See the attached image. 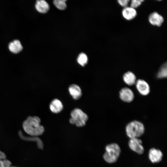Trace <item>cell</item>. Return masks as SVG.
Instances as JSON below:
<instances>
[{
    "mask_svg": "<svg viewBox=\"0 0 167 167\" xmlns=\"http://www.w3.org/2000/svg\"><path fill=\"white\" fill-rule=\"evenodd\" d=\"M18 135L20 138L22 139L29 141L35 142L36 143L38 148L40 149L43 148V144L41 140L37 136H24L21 131L18 132Z\"/></svg>",
    "mask_w": 167,
    "mask_h": 167,
    "instance_id": "11",
    "label": "cell"
},
{
    "mask_svg": "<svg viewBox=\"0 0 167 167\" xmlns=\"http://www.w3.org/2000/svg\"><path fill=\"white\" fill-rule=\"evenodd\" d=\"M66 1L65 0H55L53 2L57 8L61 10H64L66 7Z\"/></svg>",
    "mask_w": 167,
    "mask_h": 167,
    "instance_id": "20",
    "label": "cell"
},
{
    "mask_svg": "<svg viewBox=\"0 0 167 167\" xmlns=\"http://www.w3.org/2000/svg\"><path fill=\"white\" fill-rule=\"evenodd\" d=\"M71 116L70 122L79 127L85 126L88 119L87 114L78 108L73 109L71 113Z\"/></svg>",
    "mask_w": 167,
    "mask_h": 167,
    "instance_id": "4",
    "label": "cell"
},
{
    "mask_svg": "<svg viewBox=\"0 0 167 167\" xmlns=\"http://www.w3.org/2000/svg\"><path fill=\"white\" fill-rule=\"evenodd\" d=\"M142 143V140L138 138H132L129 140L128 145L132 151L139 154H141L144 151Z\"/></svg>",
    "mask_w": 167,
    "mask_h": 167,
    "instance_id": "5",
    "label": "cell"
},
{
    "mask_svg": "<svg viewBox=\"0 0 167 167\" xmlns=\"http://www.w3.org/2000/svg\"><path fill=\"white\" fill-rule=\"evenodd\" d=\"M157 76V78L159 79L167 78V62H165L161 66Z\"/></svg>",
    "mask_w": 167,
    "mask_h": 167,
    "instance_id": "18",
    "label": "cell"
},
{
    "mask_svg": "<svg viewBox=\"0 0 167 167\" xmlns=\"http://www.w3.org/2000/svg\"><path fill=\"white\" fill-rule=\"evenodd\" d=\"M123 79L126 84L129 86L135 84L137 81L136 76L135 74L130 71L124 74L123 76Z\"/></svg>",
    "mask_w": 167,
    "mask_h": 167,
    "instance_id": "15",
    "label": "cell"
},
{
    "mask_svg": "<svg viewBox=\"0 0 167 167\" xmlns=\"http://www.w3.org/2000/svg\"><path fill=\"white\" fill-rule=\"evenodd\" d=\"M105 150L103 156L105 161L109 163L116 162L121 153V149L119 145L116 143H111L106 146Z\"/></svg>",
    "mask_w": 167,
    "mask_h": 167,
    "instance_id": "3",
    "label": "cell"
},
{
    "mask_svg": "<svg viewBox=\"0 0 167 167\" xmlns=\"http://www.w3.org/2000/svg\"><path fill=\"white\" fill-rule=\"evenodd\" d=\"M143 1V0H132L131 2L130 6L135 9L140 5Z\"/></svg>",
    "mask_w": 167,
    "mask_h": 167,
    "instance_id": "21",
    "label": "cell"
},
{
    "mask_svg": "<svg viewBox=\"0 0 167 167\" xmlns=\"http://www.w3.org/2000/svg\"><path fill=\"white\" fill-rule=\"evenodd\" d=\"M40 118L36 116H29L23 122L22 126L24 131L31 136H37L45 131L44 127L40 124Z\"/></svg>",
    "mask_w": 167,
    "mask_h": 167,
    "instance_id": "1",
    "label": "cell"
},
{
    "mask_svg": "<svg viewBox=\"0 0 167 167\" xmlns=\"http://www.w3.org/2000/svg\"><path fill=\"white\" fill-rule=\"evenodd\" d=\"M122 14L125 19L131 20L136 17L137 12L135 9L131 6H127L124 7L122 10Z\"/></svg>",
    "mask_w": 167,
    "mask_h": 167,
    "instance_id": "12",
    "label": "cell"
},
{
    "mask_svg": "<svg viewBox=\"0 0 167 167\" xmlns=\"http://www.w3.org/2000/svg\"><path fill=\"white\" fill-rule=\"evenodd\" d=\"M119 97L123 102L129 103L132 102L134 98V94L130 88L125 87L121 89L119 92Z\"/></svg>",
    "mask_w": 167,
    "mask_h": 167,
    "instance_id": "6",
    "label": "cell"
},
{
    "mask_svg": "<svg viewBox=\"0 0 167 167\" xmlns=\"http://www.w3.org/2000/svg\"><path fill=\"white\" fill-rule=\"evenodd\" d=\"M11 163L6 159L5 154L0 150V167H11Z\"/></svg>",
    "mask_w": 167,
    "mask_h": 167,
    "instance_id": "17",
    "label": "cell"
},
{
    "mask_svg": "<svg viewBox=\"0 0 167 167\" xmlns=\"http://www.w3.org/2000/svg\"><path fill=\"white\" fill-rule=\"evenodd\" d=\"M136 89L139 93L142 95L146 96L150 92V88L148 84L142 79L137 80L135 84Z\"/></svg>",
    "mask_w": 167,
    "mask_h": 167,
    "instance_id": "7",
    "label": "cell"
},
{
    "mask_svg": "<svg viewBox=\"0 0 167 167\" xmlns=\"http://www.w3.org/2000/svg\"><path fill=\"white\" fill-rule=\"evenodd\" d=\"M145 128L141 122L134 120L129 123L126 127L127 135L130 138H139L144 133Z\"/></svg>",
    "mask_w": 167,
    "mask_h": 167,
    "instance_id": "2",
    "label": "cell"
},
{
    "mask_svg": "<svg viewBox=\"0 0 167 167\" xmlns=\"http://www.w3.org/2000/svg\"><path fill=\"white\" fill-rule=\"evenodd\" d=\"M162 152L159 149L154 148H151L148 152V157L152 163H156L160 162L163 157Z\"/></svg>",
    "mask_w": 167,
    "mask_h": 167,
    "instance_id": "8",
    "label": "cell"
},
{
    "mask_svg": "<svg viewBox=\"0 0 167 167\" xmlns=\"http://www.w3.org/2000/svg\"><path fill=\"white\" fill-rule=\"evenodd\" d=\"M11 167H16L14 166H11Z\"/></svg>",
    "mask_w": 167,
    "mask_h": 167,
    "instance_id": "23",
    "label": "cell"
},
{
    "mask_svg": "<svg viewBox=\"0 0 167 167\" xmlns=\"http://www.w3.org/2000/svg\"><path fill=\"white\" fill-rule=\"evenodd\" d=\"M77 61L81 66H84L87 63L88 57L85 54L81 53L79 55L77 58Z\"/></svg>",
    "mask_w": 167,
    "mask_h": 167,
    "instance_id": "19",
    "label": "cell"
},
{
    "mask_svg": "<svg viewBox=\"0 0 167 167\" xmlns=\"http://www.w3.org/2000/svg\"><path fill=\"white\" fill-rule=\"evenodd\" d=\"M49 108L50 110L53 113H57L62 111L63 108V105L61 101L57 99H55L50 103Z\"/></svg>",
    "mask_w": 167,
    "mask_h": 167,
    "instance_id": "13",
    "label": "cell"
},
{
    "mask_svg": "<svg viewBox=\"0 0 167 167\" xmlns=\"http://www.w3.org/2000/svg\"><path fill=\"white\" fill-rule=\"evenodd\" d=\"M129 1H130L128 0H119L118 1L119 4L124 8L127 6Z\"/></svg>",
    "mask_w": 167,
    "mask_h": 167,
    "instance_id": "22",
    "label": "cell"
},
{
    "mask_svg": "<svg viewBox=\"0 0 167 167\" xmlns=\"http://www.w3.org/2000/svg\"><path fill=\"white\" fill-rule=\"evenodd\" d=\"M150 23L152 25L160 26L164 21L163 17L156 12L151 13L148 17Z\"/></svg>",
    "mask_w": 167,
    "mask_h": 167,
    "instance_id": "9",
    "label": "cell"
},
{
    "mask_svg": "<svg viewBox=\"0 0 167 167\" xmlns=\"http://www.w3.org/2000/svg\"><path fill=\"white\" fill-rule=\"evenodd\" d=\"M68 90L70 95L74 100H78L81 97L82 90L77 85L74 84H71L69 87Z\"/></svg>",
    "mask_w": 167,
    "mask_h": 167,
    "instance_id": "10",
    "label": "cell"
},
{
    "mask_svg": "<svg viewBox=\"0 0 167 167\" xmlns=\"http://www.w3.org/2000/svg\"><path fill=\"white\" fill-rule=\"evenodd\" d=\"M8 48L12 53L18 54L22 50L23 47L19 40H15L9 43Z\"/></svg>",
    "mask_w": 167,
    "mask_h": 167,
    "instance_id": "14",
    "label": "cell"
},
{
    "mask_svg": "<svg viewBox=\"0 0 167 167\" xmlns=\"http://www.w3.org/2000/svg\"><path fill=\"white\" fill-rule=\"evenodd\" d=\"M35 8L39 12L45 13L49 11V6L47 2L45 0H38L36 2Z\"/></svg>",
    "mask_w": 167,
    "mask_h": 167,
    "instance_id": "16",
    "label": "cell"
}]
</instances>
